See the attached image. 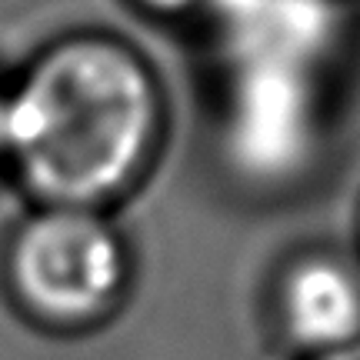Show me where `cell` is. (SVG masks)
I'll return each instance as SVG.
<instances>
[{
  "label": "cell",
  "mask_w": 360,
  "mask_h": 360,
  "mask_svg": "<svg viewBox=\"0 0 360 360\" xmlns=\"http://www.w3.org/2000/svg\"><path fill=\"white\" fill-rule=\"evenodd\" d=\"M0 290L40 334H94L134 290V247L114 210L30 204L0 244Z\"/></svg>",
  "instance_id": "cell-2"
},
{
  "label": "cell",
  "mask_w": 360,
  "mask_h": 360,
  "mask_svg": "<svg viewBox=\"0 0 360 360\" xmlns=\"http://www.w3.org/2000/svg\"><path fill=\"white\" fill-rule=\"evenodd\" d=\"M354 233H357V247H354V250L360 254V204H357V220H354Z\"/></svg>",
  "instance_id": "cell-8"
},
{
  "label": "cell",
  "mask_w": 360,
  "mask_h": 360,
  "mask_svg": "<svg viewBox=\"0 0 360 360\" xmlns=\"http://www.w3.org/2000/svg\"><path fill=\"white\" fill-rule=\"evenodd\" d=\"M220 147L237 177L277 187L300 177L321 150V67L224 57Z\"/></svg>",
  "instance_id": "cell-3"
},
{
  "label": "cell",
  "mask_w": 360,
  "mask_h": 360,
  "mask_svg": "<svg viewBox=\"0 0 360 360\" xmlns=\"http://www.w3.org/2000/svg\"><path fill=\"white\" fill-rule=\"evenodd\" d=\"M267 334L290 360L360 344V254L337 244H297L264 283Z\"/></svg>",
  "instance_id": "cell-4"
},
{
  "label": "cell",
  "mask_w": 360,
  "mask_h": 360,
  "mask_svg": "<svg viewBox=\"0 0 360 360\" xmlns=\"http://www.w3.org/2000/svg\"><path fill=\"white\" fill-rule=\"evenodd\" d=\"M310 360H360V344L347 350H334V354H323V357H310Z\"/></svg>",
  "instance_id": "cell-7"
},
{
  "label": "cell",
  "mask_w": 360,
  "mask_h": 360,
  "mask_svg": "<svg viewBox=\"0 0 360 360\" xmlns=\"http://www.w3.org/2000/svg\"><path fill=\"white\" fill-rule=\"evenodd\" d=\"M0 177H7V80H0Z\"/></svg>",
  "instance_id": "cell-6"
},
{
  "label": "cell",
  "mask_w": 360,
  "mask_h": 360,
  "mask_svg": "<svg viewBox=\"0 0 360 360\" xmlns=\"http://www.w3.org/2000/svg\"><path fill=\"white\" fill-rule=\"evenodd\" d=\"M137 13L160 17V20H177V17H200L207 0H127Z\"/></svg>",
  "instance_id": "cell-5"
},
{
  "label": "cell",
  "mask_w": 360,
  "mask_h": 360,
  "mask_svg": "<svg viewBox=\"0 0 360 360\" xmlns=\"http://www.w3.org/2000/svg\"><path fill=\"white\" fill-rule=\"evenodd\" d=\"M167 141V84L114 30H64L7 80V180L27 204L117 210Z\"/></svg>",
  "instance_id": "cell-1"
}]
</instances>
